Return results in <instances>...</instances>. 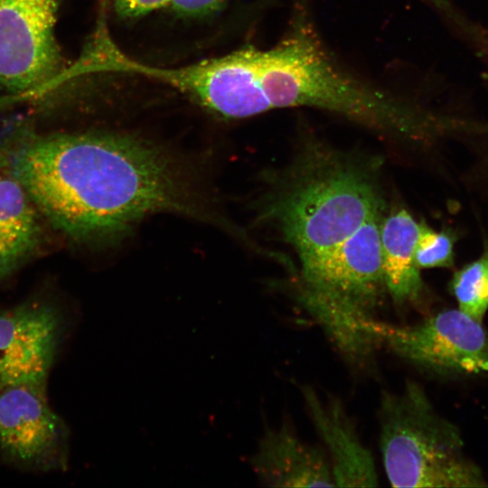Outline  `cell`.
<instances>
[{
	"instance_id": "obj_1",
	"label": "cell",
	"mask_w": 488,
	"mask_h": 488,
	"mask_svg": "<svg viewBox=\"0 0 488 488\" xmlns=\"http://www.w3.org/2000/svg\"><path fill=\"white\" fill-rule=\"evenodd\" d=\"M6 162L34 205L78 239L115 241L159 212L211 219L174 158L138 136H37L16 146Z\"/></svg>"
},
{
	"instance_id": "obj_2",
	"label": "cell",
	"mask_w": 488,
	"mask_h": 488,
	"mask_svg": "<svg viewBox=\"0 0 488 488\" xmlns=\"http://www.w3.org/2000/svg\"><path fill=\"white\" fill-rule=\"evenodd\" d=\"M250 54L261 113L307 107L398 140L419 141L428 133V113L343 68L302 7L282 41L267 50L250 46Z\"/></svg>"
},
{
	"instance_id": "obj_3",
	"label": "cell",
	"mask_w": 488,
	"mask_h": 488,
	"mask_svg": "<svg viewBox=\"0 0 488 488\" xmlns=\"http://www.w3.org/2000/svg\"><path fill=\"white\" fill-rule=\"evenodd\" d=\"M376 170L369 161L311 142L281 176L264 213L299 259L321 252L380 218Z\"/></svg>"
},
{
	"instance_id": "obj_4",
	"label": "cell",
	"mask_w": 488,
	"mask_h": 488,
	"mask_svg": "<svg viewBox=\"0 0 488 488\" xmlns=\"http://www.w3.org/2000/svg\"><path fill=\"white\" fill-rule=\"evenodd\" d=\"M380 218L321 252L299 259L296 296L351 362L367 361L380 345L371 324L387 292Z\"/></svg>"
},
{
	"instance_id": "obj_5",
	"label": "cell",
	"mask_w": 488,
	"mask_h": 488,
	"mask_svg": "<svg viewBox=\"0 0 488 488\" xmlns=\"http://www.w3.org/2000/svg\"><path fill=\"white\" fill-rule=\"evenodd\" d=\"M379 423L382 463L393 487L488 486L465 455L457 427L436 411L418 383L383 391Z\"/></svg>"
},
{
	"instance_id": "obj_6",
	"label": "cell",
	"mask_w": 488,
	"mask_h": 488,
	"mask_svg": "<svg viewBox=\"0 0 488 488\" xmlns=\"http://www.w3.org/2000/svg\"><path fill=\"white\" fill-rule=\"evenodd\" d=\"M371 329L379 344L420 368L446 374L488 372V333L482 323L459 309L412 325L376 320Z\"/></svg>"
},
{
	"instance_id": "obj_7",
	"label": "cell",
	"mask_w": 488,
	"mask_h": 488,
	"mask_svg": "<svg viewBox=\"0 0 488 488\" xmlns=\"http://www.w3.org/2000/svg\"><path fill=\"white\" fill-rule=\"evenodd\" d=\"M58 0H0V89H37L61 69Z\"/></svg>"
},
{
	"instance_id": "obj_8",
	"label": "cell",
	"mask_w": 488,
	"mask_h": 488,
	"mask_svg": "<svg viewBox=\"0 0 488 488\" xmlns=\"http://www.w3.org/2000/svg\"><path fill=\"white\" fill-rule=\"evenodd\" d=\"M61 329L60 313L45 303H26L1 311L0 389L44 384Z\"/></svg>"
},
{
	"instance_id": "obj_9",
	"label": "cell",
	"mask_w": 488,
	"mask_h": 488,
	"mask_svg": "<svg viewBox=\"0 0 488 488\" xmlns=\"http://www.w3.org/2000/svg\"><path fill=\"white\" fill-rule=\"evenodd\" d=\"M65 431L50 408L44 384H19L0 389V446L26 464L45 465L59 455Z\"/></svg>"
},
{
	"instance_id": "obj_10",
	"label": "cell",
	"mask_w": 488,
	"mask_h": 488,
	"mask_svg": "<svg viewBox=\"0 0 488 488\" xmlns=\"http://www.w3.org/2000/svg\"><path fill=\"white\" fill-rule=\"evenodd\" d=\"M312 423L324 443L335 487H375L376 465L339 399H325L307 385L300 387Z\"/></svg>"
},
{
	"instance_id": "obj_11",
	"label": "cell",
	"mask_w": 488,
	"mask_h": 488,
	"mask_svg": "<svg viewBox=\"0 0 488 488\" xmlns=\"http://www.w3.org/2000/svg\"><path fill=\"white\" fill-rule=\"evenodd\" d=\"M250 465L266 486L335 487L324 448L301 439L286 422L265 429Z\"/></svg>"
},
{
	"instance_id": "obj_12",
	"label": "cell",
	"mask_w": 488,
	"mask_h": 488,
	"mask_svg": "<svg viewBox=\"0 0 488 488\" xmlns=\"http://www.w3.org/2000/svg\"><path fill=\"white\" fill-rule=\"evenodd\" d=\"M420 223L406 209H399L380 223L381 264L387 292L397 304L418 301L423 292L414 259Z\"/></svg>"
},
{
	"instance_id": "obj_13",
	"label": "cell",
	"mask_w": 488,
	"mask_h": 488,
	"mask_svg": "<svg viewBox=\"0 0 488 488\" xmlns=\"http://www.w3.org/2000/svg\"><path fill=\"white\" fill-rule=\"evenodd\" d=\"M34 203L0 155V276L34 247L39 224Z\"/></svg>"
},
{
	"instance_id": "obj_14",
	"label": "cell",
	"mask_w": 488,
	"mask_h": 488,
	"mask_svg": "<svg viewBox=\"0 0 488 488\" xmlns=\"http://www.w3.org/2000/svg\"><path fill=\"white\" fill-rule=\"evenodd\" d=\"M458 309L483 323L488 310V239L481 256L455 271L450 282Z\"/></svg>"
},
{
	"instance_id": "obj_15",
	"label": "cell",
	"mask_w": 488,
	"mask_h": 488,
	"mask_svg": "<svg viewBox=\"0 0 488 488\" xmlns=\"http://www.w3.org/2000/svg\"><path fill=\"white\" fill-rule=\"evenodd\" d=\"M455 239L452 230L436 231L422 221L414 252L417 267L419 269L453 267Z\"/></svg>"
},
{
	"instance_id": "obj_16",
	"label": "cell",
	"mask_w": 488,
	"mask_h": 488,
	"mask_svg": "<svg viewBox=\"0 0 488 488\" xmlns=\"http://www.w3.org/2000/svg\"><path fill=\"white\" fill-rule=\"evenodd\" d=\"M115 13L123 18H136L164 6L172 0H108Z\"/></svg>"
},
{
	"instance_id": "obj_17",
	"label": "cell",
	"mask_w": 488,
	"mask_h": 488,
	"mask_svg": "<svg viewBox=\"0 0 488 488\" xmlns=\"http://www.w3.org/2000/svg\"><path fill=\"white\" fill-rule=\"evenodd\" d=\"M227 0H172L169 6L183 16H202L217 11Z\"/></svg>"
},
{
	"instance_id": "obj_18",
	"label": "cell",
	"mask_w": 488,
	"mask_h": 488,
	"mask_svg": "<svg viewBox=\"0 0 488 488\" xmlns=\"http://www.w3.org/2000/svg\"><path fill=\"white\" fill-rule=\"evenodd\" d=\"M474 33L478 40V46L483 53L488 57V30H475Z\"/></svg>"
}]
</instances>
